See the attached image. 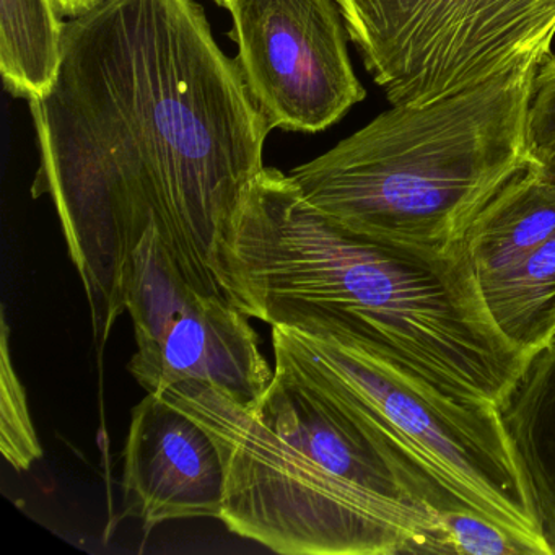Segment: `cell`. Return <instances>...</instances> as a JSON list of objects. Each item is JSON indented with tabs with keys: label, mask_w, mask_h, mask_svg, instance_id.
<instances>
[{
	"label": "cell",
	"mask_w": 555,
	"mask_h": 555,
	"mask_svg": "<svg viewBox=\"0 0 555 555\" xmlns=\"http://www.w3.org/2000/svg\"><path fill=\"white\" fill-rule=\"evenodd\" d=\"M554 235L555 184L532 162L477 214L460 251L479 285L515 268Z\"/></svg>",
	"instance_id": "obj_11"
},
{
	"label": "cell",
	"mask_w": 555,
	"mask_h": 555,
	"mask_svg": "<svg viewBox=\"0 0 555 555\" xmlns=\"http://www.w3.org/2000/svg\"><path fill=\"white\" fill-rule=\"evenodd\" d=\"M539 164H541L545 177L555 184V152L548 155V157H545L544 160L539 162Z\"/></svg>",
	"instance_id": "obj_18"
},
{
	"label": "cell",
	"mask_w": 555,
	"mask_h": 555,
	"mask_svg": "<svg viewBox=\"0 0 555 555\" xmlns=\"http://www.w3.org/2000/svg\"><path fill=\"white\" fill-rule=\"evenodd\" d=\"M126 308L138 344L128 370L145 391L199 382L248 405L272 382L249 318L223 295L188 284L154 225L132 253Z\"/></svg>",
	"instance_id": "obj_7"
},
{
	"label": "cell",
	"mask_w": 555,
	"mask_h": 555,
	"mask_svg": "<svg viewBox=\"0 0 555 555\" xmlns=\"http://www.w3.org/2000/svg\"><path fill=\"white\" fill-rule=\"evenodd\" d=\"M11 327L2 310V353H0V450L17 470H28L43 448L35 431L27 391L15 372L11 353Z\"/></svg>",
	"instance_id": "obj_14"
},
{
	"label": "cell",
	"mask_w": 555,
	"mask_h": 555,
	"mask_svg": "<svg viewBox=\"0 0 555 555\" xmlns=\"http://www.w3.org/2000/svg\"><path fill=\"white\" fill-rule=\"evenodd\" d=\"M40 168L100 346L154 225L188 284L223 295L209 258L272 131L196 0H103L66 22L51 92L31 100Z\"/></svg>",
	"instance_id": "obj_1"
},
{
	"label": "cell",
	"mask_w": 555,
	"mask_h": 555,
	"mask_svg": "<svg viewBox=\"0 0 555 555\" xmlns=\"http://www.w3.org/2000/svg\"><path fill=\"white\" fill-rule=\"evenodd\" d=\"M209 431L225 466L220 521L285 555L448 554L454 505L340 402L275 366L245 405L214 386L162 392ZM469 512V509H467Z\"/></svg>",
	"instance_id": "obj_3"
},
{
	"label": "cell",
	"mask_w": 555,
	"mask_h": 555,
	"mask_svg": "<svg viewBox=\"0 0 555 555\" xmlns=\"http://www.w3.org/2000/svg\"><path fill=\"white\" fill-rule=\"evenodd\" d=\"M448 552L469 555H531L528 547L490 519L467 509L440 513Z\"/></svg>",
	"instance_id": "obj_15"
},
{
	"label": "cell",
	"mask_w": 555,
	"mask_h": 555,
	"mask_svg": "<svg viewBox=\"0 0 555 555\" xmlns=\"http://www.w3.org/2000/svg\"><path fill=\"white\" fill-rule=\"evenodd\" d=\"M480 297L500 334L526 356L555 330V235L525 261L479 282Z\"/></svg>",
	"instance_id": "obj_13"
},
{
	"label": "cell",
	"mask_w": 555,
	"mask_h": 555,
	"mask_svg": "<svg viewBox=\"0 0 555 555\" xmlns=\"http://www.w3.org/2000/svg\"><path fill=\"white\" fill-rule=\"evenodd\" d=\"M54 0H0V73L18 99L40 100L56 83L66 24Z\"/></svg>",
	"instance_id": "obj_12"
},
{
	"label": "cell",
	"mask_w": 555,
	"mask_h": 555,
	"mask_svg": "<svg viewBox=\"0 0 555 555\" xmlns=\"http://www.w3.org/2000/svg\"><path fill=\"white\" fill-rule=\"evenodd\" d=\"M548 555H555V330L493 404Z\"/></svg>",
	"instance_id": "obj_10"
},
{
	"label": "cell",
	"mask_w": 555,
	"mask_h": 555,
	"mask_svg": "<svg viewBox=\"0 0 555 555\" xmlns=\"http://www.w3.org/2000/svg\"><path fill=\"white\" fill-rule=\"evenodd\" d=\"M229 12L236 63L272 129L314 134L365 100L336 0H235Z\"/></svg>",
	"instance_id": "obj_8"
},
{
	"label": "cell",
	"mask_w": 555,
	"mask_h": 555,
	"mask_svg": "<svg viewBox=\"0 0 555 555\" xmlns=\"http://www.w3.org/2000/svg\"><path fill=\"white\" fill-rule=\"evenodd\" d=\"M529 144L535 162L555 152V56L552 54L532 83L528 119Z\"/></svg>",
	"instance_id": "obj_16"
},
{
	"label": "cell",
	"mask_w": 555,
	"mask_h": 555,
	"mask_svg": "<svg viewBox=\"0 0 555 555\" xmlns=\"http://www.w3.org/2000/svg\"><path fill=\"white\" fill-rule=\"evenodd\" d=\"M225 466L209 431L162 395L132 409L122 451L126 515L145 529L177 519H220Z\"/></svg>",
	"instance_id": "obj_9"
},
{
	"label": "cell",
	"mask_w": 555,
	"mask_h": 555,
	"mask_svg": "<svg viewBox=\"0 0 555 555\" xmlns=\"http://www.w3.org/2000/svg\"><path fill=\"white\" fill-rule=\"evenodd\" d=\"M539 67L424 105L392 106L292 170L301 196L356 235L453 255L487 203L532 164L528 119Z\"/></svg>",
	"instance_id": "obj_4"
},
{
	"label": "cell",
	"mask_w": 555,
	"mask_h": 555,
	"mask_svg": "<svg viewBox=\"0 0 555 555\" xmlns=\"http://www.w3.org/2000/svg\"><path fill=\"white\" fill-rule=\"evenodd\" d=\"M248 318L372 347L431 391L493 408L525 356L493 326L461 253L375 242L334 223L264 167L209 259Z\"/></svg>",
	"instance_id": "obj_2"
},
{
	"label": "cell",
	"mask_w": 555,
	"mask_h": 555,
	"mask_svg": "<svg viewBox=\"0 0 555 555\" xmlns=\"http://www.w3.org/2000/svg\"><path fill=\"white\" fill-rule=\"evenodd\" d=\"M392 106L424 105L552 56L555 0H336Z\"/></svg>",
	"instance_id": "obj_6"
},
{
	"label": "cell",
	"mask_w": 555,
	"mask_h": 555,
	"mask_svg": "<svg viewBox=\"0 0 555 555\" xmlns=\"http://www.w3.org/2000/svg\"><path fill=\"white\" fill-rule=\"evenodd\" d=\"M102 2L103 0H54V5L63 17L76 18L92 11Z\"/></svg>",
	"instance_id": "obj_17"
},
{
	"label": "cell",
	"mask_w": 555,
	"mask_h": 555,
	"mask_svg": "<svg viewBox=\"0 0 555 555\" xmlns=\"http://www.w3.org/2000/svg\"><path fill=\"white\" fill-rule=\"evenodd\" d=\"M214 2L220 8L227 9V11H230V8L235 4V0H214Z\"/></svg>",
	"instance_id": "obj_19"
},
{
	"label": "cell",
	"mask_w": 555,
	"mask_h": 555,
	"mask_svg": "<svg viewBox=\"0 0 555 555\" xmlns=\"http://www.w3.org/2000/svg\"><path fill=\"white\" fill-rule=\"evenodd\" d=\"M275 366L336 399L425 474L454 505L548 555L495 408L431 391L372 347L336 334L271 327Z\"/></svg>",
	"instance_id": "obj_5"
}]
</instances>
